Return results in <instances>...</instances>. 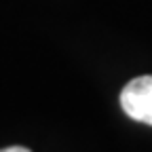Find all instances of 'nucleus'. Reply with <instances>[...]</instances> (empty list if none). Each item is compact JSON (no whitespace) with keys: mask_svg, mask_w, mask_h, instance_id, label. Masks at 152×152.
Returning a JSON list of instances; mask_svg holds the SVG:
<instances>
[{"mask_svg":"<svg viewBox=\"0 0 152 152\" xmlns=\"http://www.w3.org/2000/svg\"><path fill=\"white\" fill-rule=\"evenodd\" d=\"M121 106L129 118L152 125V74L137 76L125 85Z\"/></svg>","mask_w":152,"mask_h":152,"instance_id":"f257e3e1","label":"nucleus"},{"mask_svg":"<svg viewBox=\"0 0 152 152\" xmlns=\"http://www.w3.org/2000/svg\"><path fill=\"white\" fill-rule=\"evenodd\" d=\"M0 152H30V150H28V148H23V146H11V148L0 150Z\"/></svg>","mask_w":152,"mask_h":152,"instance_id":"f03ea898","label":"nucleus"}]
</instances>
